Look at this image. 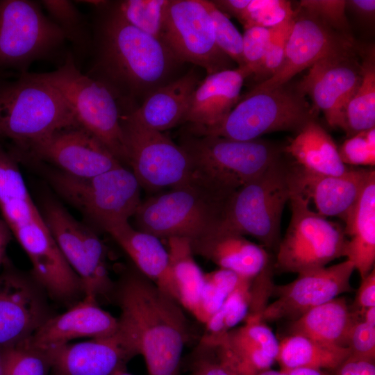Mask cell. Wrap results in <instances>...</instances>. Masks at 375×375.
Listing matches in <instances>:
<instances>
[{
	"label": "cell",
	"instance_id": "obj_1",
	"mask_svg": "<svg viewBox=\"0 0 375 375\" xmlns=\"http://www.w3.org/2000/svg\"><path fill=\"white\" fill-rule=\"evenodd\" d=\"M92 27V66L85 74L114 94L122 115L170 81L182 63L161 40L126 22L111 3L102 1Z\"/></svg>",
	"mask_w": 375,
	"mask_h": 375
},
{
	"label": "cell",
	"instance_id": "obj_2",
	"mask_svg": "<svg viewBox=\"0 0 375 375\" xmlns=\"http://www.w3.org/2000/svg\"><path fill=\"white\" fill-rule=\"evenodd\" d=\"M119 306L118 331L135 354L144 359L148 375H179L188 338L182 306L135 267L115 284Z\"/></svg>",
	"mask_w": 375,
	"mask_h": 375
},
{
	"label": "cell",
	"instance_id": "obj_3",
	"mask_svg": "<svg viewBox=\"0 0 375 375\" xmlns=\"http://www.w3.org/2000/svg\"><path fill=\"white\" fill-rule=\"evenodd\" d=\"M234 192L195 174L185 184L142 201L133 215L135 228L159 239L197 240L220 224Z\"/></svg>",
	"mask_w": 375,
	"mask_h": 375
},
{
	"label": "cell",
	"instance_id": "obj_4",
	"mask_svg": "<svg viewBox=\"0 0 375 375\" xmlns=\"http://www.w3.org/2000/svg\"><path fill=\"white\" fill-rule=\"evenodd\" d=\"M39 170L53 191L76 209L85 224L107 232L128 222L140 206L141 185L133 172L120 165L92 177H76L38 162H28Z\"/></svg>",
	"mask_w": 375,
	"mask_h": 375
},
{
	"label": "cell",
	"instance_id": "obj_5",
	"mask_svg": "<svg viewBox=\"0 0 375 375\" xmlns=\"http://www.w3.org/2000/svg\"><path fill=\"white\" fill-rule=\"evenodd\" d=\"M78 125L60 94L33 73L0 80V140L19 151L59 129Z\"/></svg>",
	"mask_w": 375,
	"mask_h": 375
},
{
	"label": "cell",
	"instance_id": "obj_6",
	"mask_svg": "<svg viewBox=\"0 0 375 375\" xmlns=\"http://www.w3.org/2000/svg\"><path fill=\"white\" fill-rule=\"evenodd\" d=\"M294 161L284 154L231 196L215 230L251 235L265 247L277 249L281 219L293 191Z\"/></svg>",
	"mask_w": 375,
	"mask_h": 375
},
{
	"label": "cell",
	"instance_id": "obj_7",
	"mask_svg": "<svg viewBox=\"0 0 375 375\" xmlns=\"http://www.w3.org/2000/svg\"><path fill=\"white\" fill-rule=\"evenodd\" d=\"M317 111L290 82L271 90L252 88L229 114L208 128L190 126L189 133L236 140H251L278 131L297 133L316 120Z\"/></svg>",
	"mask_w": 375,
	"mask_h": 375
},
{
	"label": "cell",
	"instance_id": "obj_8",
	"mask_svg": "<svg viewBox=\"0 0 375 375\" xmlns=\"http://www.w3.org/2000/svg\"><path fill=\"white\" fill-rule=\"evenodd\" d=\"M33 74L60 94L79 126L94 135L123 165H128L118 101L104 84L81 72L72 53H67L57 69Z\"/></svg>",
	"mask_w": 375,
	"mask_h": 375
},
{
	"label": "cell",
	"instance_id": "obj_9",
	"mask_svg": "<svg viewBox=\"0 0 375 375\" xmlns=\"http://www.w3.org/2000/svg\"><path fill=\"white\" fill-rule=\"evenodd\" d=\"M190 156L194 173L234 192L256 178L283 154V147L262 140H236L189 133L179 144Z\"/></svg>",
	"mask_w": 375,
	"mask_h": 375
},
{
	"label": "cell",
	"instance_id": "obj_10",
	"mask_svg": "<svg viewBox=\"0 0 375 375\" xmlns=\"http://www.w3.org/2000/svg\"><path fill=\"white\" fill-rule=\"evenodd\" d=\"M68 265L79 278L84 296L112 299L115 284L109 274L106 247L97 231L74 217L51 195L38 205Z\"/></svg>",
	"mask_w": 375,
	"mask_h": 375
},
{
	"label": "cell",
	"instance_id": "obj_11",
	"mask_svg": "<svg viewBox=\"0 0 375 375\" xmlns=\"http://www.w3.org/2000/svg\"><path fill=\"white\" fill-rule=\"evenodd\" d=\"M289 201L292 217L277 247L274 267L299 274L344 256L347 238L344 227L317 213L298 193L292 192Z\"/></svg>",
	"mask_w": 375,
	"mask_h": 375
},
{
	"label": "cell",
	"instance_id": "obj_12",
	"mask_svg": "<svg viewBox=\"0 0 375 375\" xmlns=\"http://www.w3.org/2000/svg\"><path fill=\"white\" fill-rule=\"evenodd\" d=\"M128 166L141 188L172 189L194 176L186 151L162 132L151 128L131 113L121 115Z\"/></svg>",
	"mask_w": 375,
	"mask_h": 375
},
{
	"label": "cell",
	"instance_id": "obj_13",
	"mask_svg": "<svg viewBox=\"0 0 375 375\" xmlns=\"http://www.w3.org/2000/svg\"><path fill=\"white\" fill-rule=\"evenodd\" d=\"M65 42L40 3L0 0V67L26 72L33 62L58 53Z\"/></svg>",
	"mask_w": 375,
	"mask_h": 375
},
{
	"label": "cell",
	"instance_id": "obj_14",
	"mask_svg": "<svg viewBox=\"0 0 375 375\" xmlns=\"http://www.w3.org/2000/svg\"><path fill=\"white\" fill-rule=\"evenodd\" d=\"M162 40L180 61L203 68L207 75L235 69L216 43L212 19L201 0L169 1Z\"/></svg>",
	"mask_w": 375,
	"mask_h": 375
},
{
	"label": "cell",
	"instance_id": "obj_15",
	"mask_svg": "<svg viewBox=\"0 0 375 375\" xmlns=\"http://www.w3.org/2000/svg\"><path fill=\"white\" fill-rule=\"evenodd\" d=\"M8 150L20 163L42 162L76 177H92L123 165L79 125L56 131L22 150Z\"/></svg>",
	"mask_w": 375,
	"mask_h": 375
},
{
	"label": "cell",
	"instance_id": "obj_16",
	"mask_svg": "<svg viewBox=\"0 0 375 375\" xmlns=\"http://www.w3.org/2000/svg\"><path fill=\"white\" fill-rule=\"evenodd\" d=\"M48 294L31 273L6 258L0 270V347L30 339L52 315Z\"/></svg>",
	"mask_w": 375,
	"mask_h": 375
},
{
	"label": "cell",
	"instance_id": "obj_17",
	"mask_svg": "<svg viewBox=\"0 0 375 375\" xmlns=\"http://www.w3.org/2000/svg\"><path fill=\"white\" fill-rule=\"evenodd\" d=\"M358 46L326 56L309 67L306 76L296 83L312 107L322 111L328 125L346 132L345 113L362 78V63Z\"/></svg>",
	"mask_w": 375,
	"mask_h": 375
},
{
	"label": "cell",
	"instance_id": "obj_18",
	"mask_svg": "<svg viewBox=\"0 0 375 375\" xmlns=\"http://www.w3.org/2000/svg\"><path fill=\"white\" fill-rule=\"evenodd\" d=\"M354 265L349 260L340 263L298 274L292 282L274 285L276 299L268 303L262 319L276 322L295 320L309 310L322 305L340 294L351 292V277Z\"/></svg>",
	"mask_w": 375,
	"mask_h": 375
},
{
	"label": "cell",
	"instance_id": "obj_19",
	"mask_svg": "<svg viewBox=\"0 0 375 375\" xmlns=\"http://www.w3.org/2000/svg\"><path fill=\"white\" fill-rule=\"evenodd\" d=\"M356 46L353 39L346 38L299 8L294 10V24L281 67L273 76L253 88L265 90L286 84L318 60Z\"/></svg>",
	"mask_w": 375,
	"mask_h": 375
},
{
	"label": "cell",
	"instance_id": "obj_20",
	"mask_svg": "<svg viewBox=\"0 0 375 375\" xmlns=\"http://www.w3.org/2000/svg\"><path fill=\"white\" fill-rule=\"evenodd\" d=\"M244 322L208 347L236 375H256L274 364L279 341L262 319V313H248Z\"/></svg>",
	"mask_w": 375,
	"mask_h": 375
},
{
	"label": "cell",
	"instance_id": "obj_21",
	"mask_svg": "<svg viewBox=\"0 0 375 375\" xmlns=\"http://www.w3.org/2000/svg\"><path fill=\"white\" fill-rule=\"evenodd\" d=\"M51 375H112L135 356L119 331L112 335L67 343L44 351Z\"/></svg>",
	"mask_w": 375,
	"mask_h": 375
},
{
	"label": "cell",
	"instance_id": "obj_22",
	"mask_svg": "<svg viewBox=\"0 0 375 375\" xmlns=\"http://www.w3.org/2000/svg\"><path fill=\"white\" fill-rule=\"evenodd\" d=\"M118 326V318L103 310L94 298L84 296L64 312L49 317L27 342L45 351L75 339L112 335Z\"/></svg>",
	"mask_w": 375,
	"mask_h": 375
},
{
	"label": "cell",
	"instance_id": "obj_23",
	"mask_svg": "<svg viewBox=\"0 0 375 375\" xmlns=\"http://www.w3.org/2000/svg\"><path fill=\"white\" fill-rule=\"evenodd\" d=\"M372 170L349 168L340 176L322 175L294 162L292 192L299 194L309 203L312 200L314 210L319 215L326 218L335 217L344 222Z\"/></svg>",
	"mask_w": 375,
	"mask_h": 375
},
{
	"label": "cell",
	"instance_id": "obj_24",
	"mask_svg": "<svg viewBox=\"0 0 375 375\" xmlns=\"http://www.w3.org/2000/svg\"><path fill=\"white\" fill-rule=\"evenodd\" d=\"M249 76L245 67L207 75L193 92L183 122L201 128L221 122L240 101L241 89Z\"/></svg>",
	"mask_w": 375,
	"mask_h": 375
},
{
	"label": "cell",
	"instance_id": "obj_25",
	"mask_svg": "<svg viewBox=\"0 0 375 375\" xmlns=\"http://www.w3.org/2000/svg\"><path fill=\"white\" fill-rule=\"evenodd\" d=\"M191 246L194 254L244 278H254L271 262L262 246L230 231H212L191 241Z\"/></svg>",
	"mask_w": 375,
	"mask_h": 375
},
{
	"label": "cell",
	"instance_id": "obj_26",
	"mask_svg": "<svg viewBox=\"0 0 375 375\" xmlns=\"http://www.w3.org/2000/svg\"><path fill=\"white\" fill-rule=\"evenodd\" d=\"M106 233L128 256L140 273L176 300L169 272L168 251L158 238L136 229L128 222L112 227Z\"/></svg>",
	"mask_w": 375,
	"mask_h": 375
},
{
	"label": "cell",
	"instance_id": "obj_27",
	"mask_svg": "<svg viewBox=\"0 0 375 375\" xmlns=\"http://www.w3.org/2000/svg\"><path fill=\"white\" fill-rule=\"evenodd\" d=\"M347 238L344 256L363 278L375 262V171L373 169L351 211L344 220Z\"/></svg>",
	"mask_w": 375,
	"mask_h": 375
},
{
	"label": "cell",
	"instance_id": "obj_28",
	"mask_svg": "<svg viewBox=\"0 0 375 375\" xmlns=\"http://www.w3.org/2000/svg\"><path fill=\"white\" fill-rule=\"evenodd\" d=\"M192 69L158 88L130 112L145 126L162 132L183 123L191 97L200 83Z\"/></svg>",
	"mask_w": 375,
	"mask_h": 375
},
{
	"label": "cell",
	"instance_id": "obj_29",
	"mask_svg": "<svg viewBox=\"0 0 375 375\" xmlns=\"http://www.w3.org/2000/svg\"><path fill=\"white\" fill-rule=\"evenodd\" d=\"M360 315L351 311L344 297H336L316 306L292 321L290 335H299L314 341L347 347L350 330Z\"/></svg>",
	"mask_w": 375,
	"mask_h": 375
},
{
	"label": "cell",
	"instance_id": "obj_30",
	"mask_svg": "<svg viewBox=\"0 0 375 375\" xmlns=\"http://www.w3.org/2000/svg\"><path fill=\"white\" fill-rule=\"evenodd\" d=\"M283 151L297 165L315 174L340 176L349 169L331 136L317 120L307 123Z\"/></svg>",
	"mask_w": 375,
	"mask_h": 375
},
{
	"label": "cell",
	"instance_id": "obj_31",
	"mask_svg": "<svg viewBox=\"0 0 375 375\" xmlns=\"http://www.w3.org/2000/svg\"><path fill=\"white\" fill-rule=\"evenodd\" d=\"M167 240L169 272L176 300L197 318L204 274L194 259L190 239L172 237Z\"/></svg>",
	"mask_w": 375,
	"mask_h": 375
},
{
	"label": "cell",
	"instance_id": "obj_32",
	"mask_svg": "<svg viewBox=\"0 0 375 375\" xmlns=\"http://www.w3.org/2000/svg\"><path fill=\"white\" fill-rule=\"evenodd\" d=\"M349 356L347 347L324 344L299 335L279 342L276 360L281 371L294 369H335Z\"/></svg>",
	"mask_w": 375,
	"mask_h": 375
},
{
	"label": "cell",
	"instance_id": "obj_33",
	"mask_svg": "<svg viewBox=\"0 0 375 375\" xmlns=\"http://www.w3.org/2000/svg\"><path fill=\"white\" fill-rule=\"evenodd\" d=\"M42 6L47 11L49 17L61 31L65 41L74 49L72 53L76 66L91 54L93 46V33L85 15L68 0H42Z\"/></svg>",
	"mask_w": 375,
	"mask_h": 375
},
{
	"label": "cell",
	"instance_id": "obj_34",
	"mask_svg": "<svg viewBox=\"0 0 375 375\" xmlns=\"http://www.w3.org/2000/svg\"><path fill=\"white\" fill-rule=\"evenodd\" d=\"M362 78L345 113L349 137L375 127V53L374 46L362 50Z\"/></svg>",
	"mask_w": 375,
	"mask_h": 375
},
{
	"label": "cell",
	"instance_id": "obj_35",
	"mask_svg": "<svg viewBox=\"0 0 375 375\" xmlns=\"http://www.w3.org/2000/svg\"><path fill=\"white\" fill-rule=\"evenodd\" d=\"M253 278H242L219 309L205 324L206 333L199 344L211 346L246 318L252 297Z\"/></svg>",
	"mask_w": 375,
	"mask_h": 375
},
{
	"label": "cell",
	"instance_id": "obj_36",
	"mask_svg": "<svg viewBox=\"0 0 375 375\" xmlns=\"http://www.w3.org/2000/svg\"><path fill=\"white\" fill-rule=\"evenodd\" d=\"M169 0H124L111 3L128 24L161 41Z\"/></svg>",
	"mask_w": 375,
	"mask_h": 375
},
{
	"label": "cell",
	"instance_id": "obj_37",
	"mask_svg": "<svg viewBox=\"0 0 375 375\" xmlns=\"http://www.w3.org/2000/svg\"><path fill=\"white\" fill-rule=\"evenodd\" d=\"M242 278L231 270L222 268L204 274V284L196 319L206 324Z\"/></svg>",
	"mask_w": 375,
	"mask_h": 375
},
{
	"label": "cell",
	"instance_id": "obj_38",
	"mask_svg": "<svg viewBox=\"0 0 375 375\" xmlns=\"http://www.w3.org/2000/svg\"><path fill=\"white\" fill-rule=\"evenodd\" d=\"M4 375H48L51 366L46 353L27 341L3 348Z\"/></svg>",
	"mask_w": 375,
	"mask_h": 375
},
{
	"label": "cell",
	"instance_id": "obj_39",
	"mask_svg": "<svg viewBox=\"0 0 375 375\" xmlns=\"http://www.w3.org/2000/svg\"><path fill=\"white\" fill-rule=\"evenodd\" d=\"M294 20V10L272 28V36L264 58L258 70L251 76L257 82L256 85L270 78L281 67Z\"/></svg>",
	"mask_w": 375,
	"mask_h": 375
},
{
	"label": "cell",
	"instance_id": "obj_40",
	"mask_svg": "<svg viewBox=\"0 0 375 375\" xmlns=\"http://www.w3.org/2000/svg\"><path fill=\"white\" fill-rule=\"evenodd\" d=\"M201 1L212 19L217 46L238 64V67H244L242 35L229 17L221 12L211 1L201 0Z\"/></svg>",
	"mask_w": 375,
	"mask_h": 375
},
{
	"label": "cell",
	"instance_id": "obj_41",
	"mask_svg": "<svg viewBox=\"0 0 375 375\" xmlns=\"http://www.w3.org/2000/svg\"><path fill=\"white\" fill-rule=\"evenodd\" d=\"M293 11L289 1L251 0L239 21L244 28L251 26L272 28Z\"/></svg>",
	"mask_w": 375,
	"mask_h": 375
},
{
	"label": "cell",
	"instance_id": "obj_42",
	"mask_svg": "<svg viewBox=\"0 0 375 375\" xmlns=\"http://www.w3.org/2000/svg\"><path fill=\"white\" fill-rule=\"evenodd\" d=\"M301 9L312 14L333 30L353 39L347 17L345 0H302Z\"/></svg>",
	"mask_w": 375,
	"mask_h": 375
},
{
	"label": "cell",
	"instance_id": "obj_43",
	"mask_svg": "<svg viewBox=\"0 0 375 375\" xmlns=\"http://www.w3.org/2000/svg\"><path fill=\"white\" fill-rule=\"evenodd\" d=\"M346 165H375V127L360 131L344 141L338 148Z\"/></svg>",
	"mask_w": 375,
	"mask_h": 375
},
{
	"label": "cell",
	"instance_id": "obj_44",
	"mask_svg": "<svg viewBox=\"0 0 375 375\" xmlns=\"http://www.w3.org/2000/svg\"><path fill=\"white\" fill-rule=\"evenodd\" d=\"M272 28L251 26L244 28L242 35L244 67L249 73V76L258 70L264 58L272 36Z\"/></svg>",
	"mask_w": 375,
	"mask_h": 375
},
{
	"label": "cell",
	"instance_id": "obj_45",
	"mask_svg": "<svg viewBox=\"0 0 375 375\" xmlns=\"http://www.w3.org/2000/svg\"><path fill=\"white\" fill-rule=\"evenodd\" d=\"M347 347L349 356L374 362L375 326L357 320L350 330Z\"/></svg>",
	"mask_w": 375,
	"mask_h": 375
},
{
	"label": "cell",
	"instance_id": "obj_46",
	"mask_svg": "<svg viewBox=\"0 0 375 375\" xmlns=\"http://www.w3.org/2000/svg\"><path fill=\"white\" fill-rule=\"evenodd\" d=\"M192 364V375H236L218 358L211 347L199 344Z\"/></svg>",
	"mask_w": 375,
	"mask_h": 375
},
{
	"label": "cell",
	"instance_id": "obj_47",
	"mask_svg": "<svg viewBox=\"0 0 375 375\" xmlns=\"http://www.w3.org/2000/svg\"><path fill=\"white\" fill-rule=\"evenodd\" d=\"M357 312L361 316L362 312L367 308L375 306V269L374 268L363 278L361 282L355 300Z\"/></svg>",
	"mask_w": 375,
	"mask_h": 375
},
{
	"label": "cell",
	"instance_id": "obj_48",
	"mask_svg": "<svg viewBox=\"0 0 375 375\" xmlns=\"http://www.w3.org/2000/svg\"><path fill=\"white\" fill-rule=\"evenodd\" d=\"M346 10L350 11L361 24L370 27L374 26L375 19L374 0L346 1Z\"/></svg>",
	"mask_w": 375,
	"mask_h": 375
},
{
	"label": "cell",
	"instance_id": "obj_49",
	"mask_svg": "<svg viewBox=\"0 0 375 375\" xmlns=\"http://www.w3.org/2000/svg\"><path fill=\"white\" fill-rule=\"evenodd\" d=\"M335 375H375L374 362L349 356L335 369Z\"/></svg>",
	"mask_w": 375,
	"mask_h": 375
},
{
	"label": "cell",
	"instance_id": "obj_50",
	"mask_svg": "<svg viewBox=\"0 0 375 375\" xmlns=\"http://www.w3.org/2000/svg\"><path fill=\"white\" fill-rule=\"evenodd\" d=\"M251 0H217L212 3L226 16L233 17L238 20L249 4Z\"/></svg>",
	"mask_w": 375,
	"mask_h": 375
},
{
	"label": "cell",
	"instance_id": "obj_51",
	"mask_svg": "<svg viewBox=\"0 0 375 375\" xmlns=\"http://www.w3.org/2000/svg\"><path fill=\"white\" fill-rule=\"evenodd\" d=\"M12 235L9 227L2 217H0V270L4 260L7 258L6 255V249L12 238Z\"/></svg>",
	"mask_w": 375,
	"mask_h": 375
},
{
	"label": "cell",
	"instance_id": "obj_52",
	"mask_svg": "<svg viewBox=\"0 0 375 375\" xmlns=\"http://www.w3.org/2000/svg\"><path fill=\"white\" fill-rule=\"evenodd\" d=\"M288 375H328L321 369H294L287 372Z\"/></svg>",
	"mask_w": 375,
	"mask_h": 375
},
{
	"label": "cell",
	"instance_id": "obj_53",
	"mask_svg": "<svg viewBox=\"0 0 375 375\" xmlns=\"http://www.w3.org/2000/svg\"><path fill=\"white\" fill-rule=\"evenodd\" d=\"M361 320L375 326V306L366 308L361 314Z\"/></svg>",
	"mask_w": 375,
	"mask_h": 375
},
{
	"label": "cell",
	"instance_id": "obj_54",
	"mask_svg": "<svg viewBox=\"0 0 375 375\" xmlns=\"http://www.w3.org/2000/svg\"><path fill=\"white\" fill-rule=\"evenodd\" d=\"M256 375H288V374L283 371H276L271 369L263 371Z\"/></svg>",
	"mask_w": 375,
	"mask_h": 375
},
{
	"label": "cell",
	"instance_id": "obj_55",
	"mask_svg": "<svg viewBox=\"0 0 375 375\" xmlns=\"http://www.w3.org/2000/svg\"><path fill=\"white\" fill-rule=\"evenodd\" d=\"M112 375H133L129 374L126 370V368H122L116 371Z\"/></svg>",
	"mask_w": 375,
	"mask_h": 375
},
{
	"label": "cell",
	"instance_id": "obj_56",
	"mask_svg": "<svg viewBox=\"0 0 375 375\" xmlns=\"http://www.w3.org/2000/svg\"><path fill=\"white\" fill-rule=\"evenodd\" d=\"M0 375H4L2 362L0 363Z\"/></svg>",
	"mask_w": 375,
	"mask_h": 375
},
{
	"label": "cell",
	"instance_id": "obj_57",
	"mask_svg": "<svg viewBox=\"0 0 375 375\" xmlns=\"http://www.w3.org/2000/svg\"><path fill=\"white\" fill-rule=\"evenodd\" d=\"M3 348L0 347V363L2 362Z\"/></svg>",
	"mask_w": 375,
	"mask_h": 375
}]
</instances>
